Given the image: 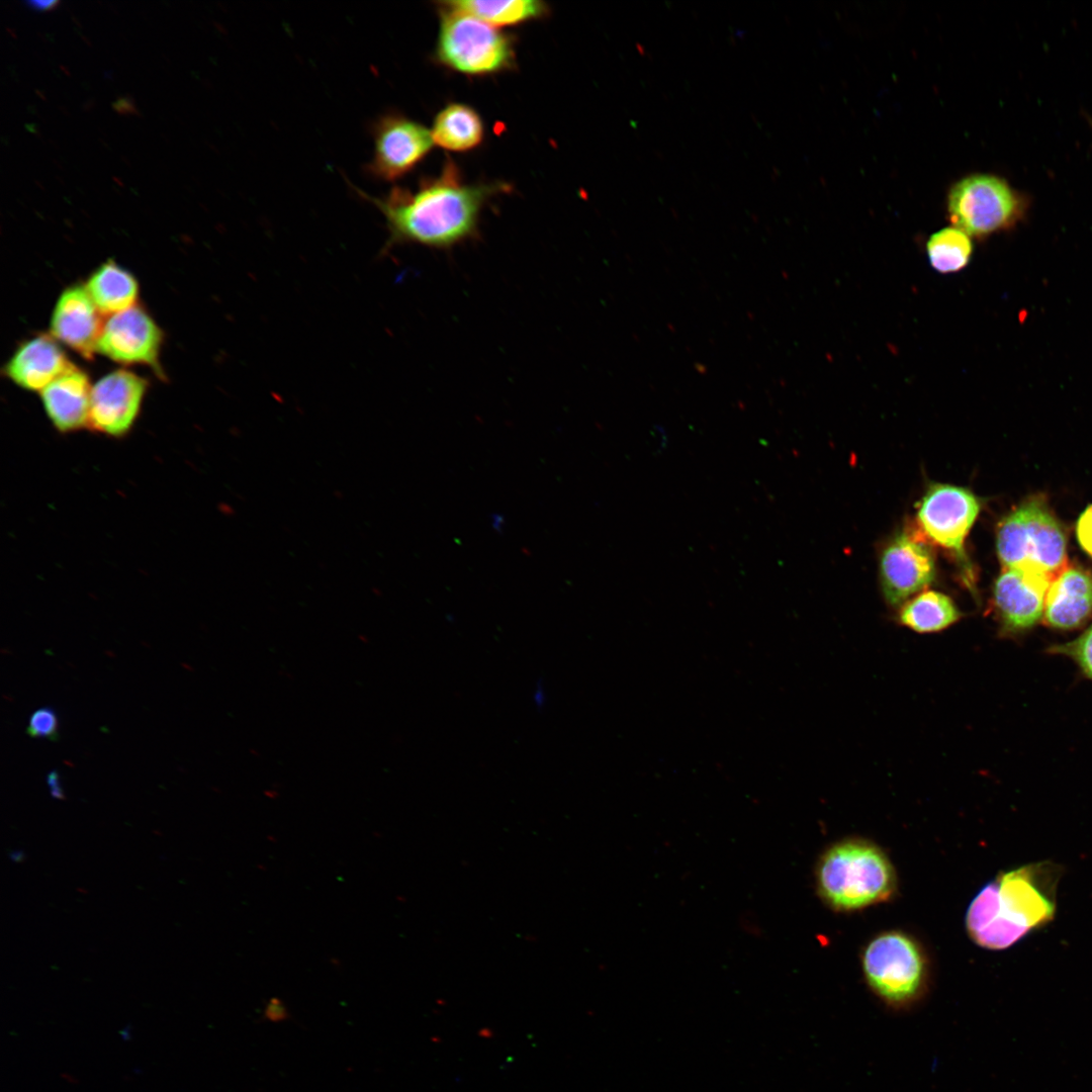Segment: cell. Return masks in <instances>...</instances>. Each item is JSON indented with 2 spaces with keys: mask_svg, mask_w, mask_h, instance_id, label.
<instances>
[{
  "mask_svg": "<svg viewBox=\"0 0 1092 1092\" xmlns=\"http://www.w3.org/2000/svg\"><path fill=\"white\" fill-rule=\"evenodd\" d=\"M508 189L504 184H468L457 166L448 161L437 177L423 180L416 189L395 187L382 197L359 191L382 213L387 240L381 252L414 244L450 250L476 239L486 202Z\"/></svg>",
  "mask_w": 1092,
  "mask_h": 1092,
  "instance_id": "1",
  "label": "cell"
},
{
  "mask_svg": "<svg viewBox=\"0 0 1092 1092\" xmlns=\"http://www.w3.org/2000/svg\"><path fill=\"white\" fill-rule=\"evenodd\" d=\"M1059 876V868L1046 862L1000 874L968 908L966 927L971 938L982 947L1004 949L1050 922Z\"/></svg>",
  "mask_w": 1092,
  "mask_h": 1092,
  "instance_id": "2",
  "label": "cell"
},
{
  "mask_svg": "<svg viewBox=\"0 0 1092 1092\" xmlns=\"http://www.w3.org/2000/svg\"><path fill=\"white\" fill-rule=\"evenodd\" d=\"M815 876L819 897L837 911L884 902L896 889L895 871L886 853L858 838L828 847L817 862Z\"/></svg>",
  "mask_w": 1092,
  "mask_h": 1092,
  "instance_id": "3",
  "label": "cell"
},
{
  "mask_svg": "<svg viewBox=\"0 0 1092 1092\" xmlns=\"http://www.w3.org/2000/svg\"><path fill=\"white\" fill-rule=\"evenodd\" d=\"M440 26L435 50L437 62L468 76H486L515 66L510 35L475 16L438 2Z\"/></svg>",
  "mask_w": 1092,
  "mask_h": 1092,
  "instance_id": "4",
  "label": "cell"
},
{
  "mask_svg": "<svg viewBox=\"0 0 1092 1092\" xmlns=\"http://www.w3.org/2000/svg\"><path fill=\"white\" fill-rule=\"evenodd\" d=\"M997 553L1003 567L1032 566L1055 578L1068 564L1066 533L1038 497L1006 515L997 528Z\"/></svg>",
  "mask_w": 1092,
  "mask_h": 1092,
  "instance_id": "5",
  "label": "cell"
},
{
  "mask_svg": "<svg viewBox=\"0 0 1092 1092\" xmlns=\"http://www.w3.org/2000/svg\"><path fill=\"white\" fill-rule=\"evenodd\" d=\"M861 966L873 993L889 1008L906 1010L927 988V963L920 945L908 934L885 931L866 946Z\"/></svg>",
  "mask_w": 1092,
  "mask_h": 1092,
  "instance_id": "6",
  "label": "cell"
},
{
  "mask_svg": "<svg viewBox=\"0 0 1092 1092\" xmlns=\"http://www.w3.org/2000/svg\"><path fill=\"white\" fill-rule=\"evenodd\" d=\"M946 209L953 226L983 238L1010 226L1019 216L1020 201L1005 180L977 173L950 187Z\"/></svg>",
  "mask_w": 1092,
  "mask_h": 1092,
  "instance_id": "7",
  "label": "cell"
},
{
  "mask_svg": "<svg viewBox=\"0 0 1092 1092\" xmlns=\"http://www.w3.org/2000/svg\"><path fill=\"white\" fill-rule=\"evenodd\" d=\"M373 156L367 171L383 181H395L425 159L434 146L431 130L400 114L386 113L372 126Z\"/></svg>",
  "mask_w": 1092,
  "mask_h": 1092,
  "instance_id": "8",
  "label": "cell"
},
{
  "mask_svg": "<svg viewBox=\"0 0 1092 1092\" xmlns=\"http://www.w3.org/2000/svg\"><path fill=\"white\" fill-rule=\"evenodd\" d=\"M979 512L980 502L971 490L935 483L920 502L917 521L933 542L965 559V540Z\"/></svg>",
  "mask_w": 1092,
  "mask_h": 1092,
  "instance_id": "9",
  "label": "cell"
},
{
  "mask_svg": "<svg viewBox=\"0 0 1092 1092\" xmlns=\"http://www.w3.org/2000/svg\"><path fill=\"white\" fill-rule=\"evenodd\" d=\"M1053 579L1032 566L1002 568L995 580L993 602L1003 631H1024L1043 617Z\"/></svg>",
  "mask_w": 1092,
  "mask_h": 1092,
  "instance_id": "10",
  "label": "cell"
},
{
  "mask_svg": "<svg viewBox=\"0 0 1092 1092\" xmlns=\"http://www.w3.org/2000/svg\"><path fill=\"white\" fill-rule=\"evenodd\" d=\"M880 574L886 601L897 606L932 582L935 559L926 543L903 532L884 549Z\"/></svg>",
  "mask_w": 1092,
  "mask_h": 1092,
  "instance_id": "11",
  "label": "cell"
},
{
  "mask_svg": "<svg viewBox=\"0 0 1092 1092\" xmlns=\"http://www.w3.org/2000/svg\"><path fill=\"white\" fill-rule=\"evenodd\" d=\"M147 389V381L116 370L102 377L91 391L88 427L107 437L121 438L132 428Z\"/></svg>",
  "mask_w": 1092,
  "mask_h": 1092,
  "instance_id": "12",
  "label": "cell"
},
{
  "mask_svg": "<svg viewBox=\"0 0 1092 1092\" xmlns=\"http://www.w3.org/2000/svg\"><path fill=\"white\" fill-rule=\"evenodd\" d=\"M162 334L151 316L133 305L112 314L103 325L97 351L124 364L141 363L156 367Z\"/></svg>",
  "mask_w": 1092,
  "mask_h": 1092,
  "instance_id": "13",
  "label": "cell"
},
{
  "mask_svg": "<svg viewBox=\"0 0 1092 1092\" xmlns=\"http://www.w3.org/2000/svg\"><path fill=\"white\" fill-rule=\"evenodd\" d=\"M99 312L86 287H69L61 294L54 309L52 335L89 359L97 351L103 328Z\"/></svg>",
  "mask_w": 1092,
  "mask_h": 1092,
  "instance_id": "14",
  "label": "cell"
},
{
  "mask_svg": "<svg viewBox=\"0 0 1092 1092\" xmlns=\"http://www.w3.org/2000/svg\"><path fill=\"white\" fill-rule=\"evenodd\" d=\"M1092 614V572L1067 564L1052 580L1045 599L1043 621L1055 629L1081 626Z\"/></svg>",
  "mask_w": 1092,
  "mask_h": 1092,
  "instance_id": "15",
  "label": "cell"
},
{
  "mask_svg": "<svg viewBox=\"0 0 1092 1092\" xmlns=\"http://www.w3.org/2000/svg\"><path fill=\"white\" fill-rule=\"evenodd\" d=\"M91 391L88 376L74 365L41 390L44 411L59 432L88 427Z\"/></svg>",
  "mask_w": 1092,
  "mask_h": 1092,
  "instance_id": "16",
  "label": "cell"
},
{
  "mask_svg": "<svg viewBox=\"0 0 1092 1092\" xmlns=\"http://www.w3.org/2000/svg\"><path fill=\"white\" fill-rule=\"evenodd\" d=\"M72 366L57 342L41 335L16 350L5 372L20 387L41 391Z\"/></svg>",
  "mask_w": 1092,
  "mask_h": 1092,
  "instance_id": "17",
  "label": "cell"
},
{
  "mask_svg": "<svg viewBox=\"0 0 1092 1092\" xmlns=\"http://www.w3.org/2000/svg\"><path fill=\"white\" fill-rule=\"evenodd\" d=\"M431 134L434 144L445 150L466 152L481 144L484 125L471 106L450 103L436 115Z\"/></svg>",
  "mask_w": 1092,
  "mask_h": 1092,
  "instance_id": "18",
  "label": "cell"
},
{
  "mask_svg": "<svg viewBox=\"0 0 1092 1092\" xmlns=\"http://www.w3.org/2000/svg\"><path fill=\"white\" fill-rule=\"evenodd\" d=\"M86 289L101 313H117L133 306L138 284L133 276L112 261L101 265Z\"/></svg>",
  "mask_w": 1092,
  "mask_h": 1092,
  "instance_id": "19",
  "label": "cell"
},
{
  "mask_svg": "<svg viewBox=\"0 0 1092 1092\" xmlns=\"http://www.w3.org/2000/svg\"><path fill=\"white\" fill-rule=\"evenodd\" d=\"M961 612L946 595L928 590L908 601L900 610L899 621L918 633L939 632L954 624Z\"/></svg>",
  "mask_w": 1092,
  "mask_h": 1092,
  "instance_id": "20",
  "label": "cell"
},
{
  "mask_svg": "<svg viewBox=\"0 0 1092 1092\" xmlns=\"http://www.w3.org/2000/svg\"><path fill=\"white\" fill-rule=\"evenodd\" d=\"M442 2L450 7L469 13L494 27L517 25L543 17L549 12L547 4L538 0H455Z\"/></svg>",
  "mask_w": 1092,
  "mask_h": 1092,
  "instance_id": "21",
  "label": "cell"
},
{
  "mask_svg": "<svg viewBox=\"0 0 1092 1092\" xmlns=\"http://www.w3.org/2000/svg\"><path fill=\"white\" fill-rule=\"evenodd\" d=\"M930 266L941 274L964 269L973 254L971 237L956 226H946L932 234L926 243Z\"/></svg>",
  "mask_w": 1092,
  "mask_h": 1092,
  "instance_id": "22",
  "label": "cell"
},
{
  "mask_svg": "<svg viewBox=\"0 0 1092 1092\" xmlns=\"http://www.w3.org/2000/svg\"><path fill=\"white\" fill-rule=\"evenodd\" d=\"M1055 649L1071 657L1085 675L1092 679V625L1073 641Z\"/></svg>",
  "mask_w": 1092,
  "mask_h": 1092,
  "instance_id": "23",
  "label": "cell"
},
{
  "mask_svg": "<svg viewBox=\"0 0 1092 1092\" xmlns=\"http://www.w3.org/2000/svg\"><path fill=\"white\" fill-rule=\"evenodd\" d=\"M57 729L56 713L50 708H40L31 714L26 733L33 738L57 740Z\"/></svg>",
  "mask_w": 1092,
  "mask_h": 1092,
  "instance_id": "24",
  "label": "cell"
},
{
  "mask_svg": "<svg viewBox=\"0 0 1092 1092\" xmlns=\"http://www.w3.org/2000/svg\"><path fill=\"white\" fill-rule=\"evenodd\" d=\"M1076 533L1079 544L1092 557V505L1087 507L1081 514Z\"/></svg>",
  "mask_w": 1092,
  "mask_h": 1092,
  "instance_id": "25",
  "label": "cell"
},
{
  "mask_svg": "<svg viewBox=\"0 0 1092 1092\" xmlns=\"http://www.w3.org/2000/svg\"><path fill=\"white\" fill-rule=\"evenodd\" d=\"M290 1018V1013L285 1003L278 997H272L265 1004L263 1017L265 1021L279 1023Z\"/></svg>",
  "mask_w": 1092,
  "mask_h": 1092,
  "instance_id": "26",
  "label": "cell"
},
{
  "mask_svg": "<svg viewBox=\"0 0 1092 1092\" xmlns=\"http://www.w3.org/2000/svg\"><path fill=\"white\" fill-rule=\"evenodd\" d=\"M113 109L119 114H138V110L133 105L131 98H119L112 104Z\"/></svg>",
  "mask_w": 1092,
  "mask_h": 1092,
  "instance_id": "27",
  "label": "cell"
},
{
  "mask_svg": "<svg viewBox=\"0 0 1092 1092\" xmlns=\"http://www.w3.org/2000/svg\"><path fill=\"white\" fill-rule=\"evenodd\" d=\"M25 4L36 10H51L59 4V1H28Z\"/></svg>",
  "mask_w": 1092,
  "mask_h": 1092,
  "instance_id": "28",
  "label": "cell"
},
{
  "mask_svg": "<svg viewBox=\"0 0 1092 1092\" xmlns=\"http://www.w3.org/2000/svg\"><path fill=\"white\" fill-rule=\"evenodd\" d=\"M47 782H48L49 786L51 787V790L55 789V788H59L60 784H59V775H58V772L56 770H52L51 772H49V775L47 776Z\"/></svg>",
  "mask_w": 1092,
  "mask_h": 1092,
  "instance_id": "29",
  "label": "cell"
},
{
  "mask_svg": "<svg viewBox=\"0 0 1092 1092\" xmlns=\"http://www.w3.org/2000/svg\"><path fill=\"white\" fill-rule=\"evenodd\" d=\"M6 30H7V31H9V33H10V34H11V35H12L13 37H15V34H14V33L12 32V30H11L10 28H8V27H7V28H6Z\"/></svg>",
  "mask_w": 1092,
  "mask_h": 1092,
  "instance_id": "30",
  "label": "cell"
}]
</instances>
